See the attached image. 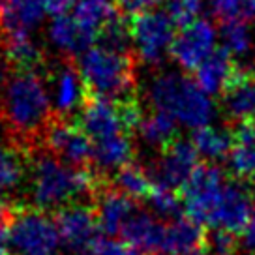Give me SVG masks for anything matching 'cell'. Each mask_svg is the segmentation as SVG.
<instances>
[{
  "label": "cell",
  "mask_w": 255,
  "mask_h": 255,
  "mask_svg": "<svg viewBox=\"0 0 255 255\" xmlns=\"http://www.w3.org/2000/svg\"><path fill=\"white\" fill-rule=\"evenodd\" d=\"M0 120L11 143L28 152L41 143L53 120L51 102L36 72H13L0 88Z\"/></svg>",
  "instance_id": "6da1fadb"
},
{
  "label": "cell",
  "mask_w": 255,
  "mask_h": 255,
  "mask_svg": "<svg viewBox=\"0 0 255 255\" xmlns=\"http://www.w3.org/2000/svg\"><path fill=\"white\" fill-rule=\"evenodd\" d=\"M98 171L72 167L55 156H41L34 165L32 195L40 210L62 208L79 195H94L107 186Z\"/></svg>",
  "instance_id": "7a4b0ae2"
},
{
  "label": "cell",
  "mask_w": 255,
  "mask_h": 255,
  "mask_svg": "<svg viewBox=\"0 0 255 255\" xmlns=\"http://www.w3.org/2000/svg\"><path fill=\"white\" fill-rule=\"evenodd\" d=\"M150 102L156 111L167 113L193 129L210 126L216 117V107L207 92L180 73H163L152 81Z\"/></svg>",
  "instance_id": "3957f363"
},
{
  "label": "cell",
  "mask_w": 255,
  "mask_h": 255,
  "mask_svg": "<svg viewBox=\"0 0 255 255\" xmlns=\"http://www.w3.org/2000/svg\"><path fill=\"white\" fill-rule=\"evenodd\" d=\"M79 72L88 94L107 100H128L135 85V64L129 53H117L100 45L79 58Z\"/></svg>",
  "instance_id": "277c9868"
},
{
  "label": "cell",
  "mask_w": 255,
  "mask_h": 255,
  "mask_svg": "<svg viewBox=\"0 0 255 255\" xmlns=\"http://www.w3.org/2000/svg\"><path fill=\"white\" fill-rule=\"evenodd\" d=\"M6 229L9 255H56L62 242L55 220L40 208L15 207Z\"/></svg>",
  "instance_id": "5b68a950"
},
{
  "label": "cell",
  "mask_w": 255,
  "mask_h": 255,
  "mask_svg": "<svg viewBox=\"0 0 255 255\" xmlns=\"http://www.w3.org/2000/svg\"><path fill=\"white\" fill-rule=\"evenodd\" d=\"M141 107L135 100H107L88 94L79 111V124L92 141H102L119 133H131L141 126Z\"/></svg>",
  "instance_id": "8992f818"
},
{
  "label": "cell",
  "mask_w": 255,
  "mask_h": 255,
  "mask_svg": "<svg viewBox=\"0 0 255 255\" xmlns=\"http://www.w3.org/2000/svg\"><path fill=\"white\" fill-rule=\"evenodd\" d=\"M41 143L53 152L56 158L66 161L72 167L87 169L94 159V141L85 133L79 124L70 119L53 117L47 129L43 131Z\"/></svg>",
  "instance_id": "52a82bcc"
},
{
  "label": "cell",
  "mask_w": 255,
  "mask_h": 255,
  "mask_svg": "<svg viewBox=\"0 0 255 255\" xmlns=\"http://www.w3.org/2000/svg\"><path fill=\"white\" fill-rule=\"evenodd\" d=\"M225 184H227L225 175L218 165L210 163L197 165L180 190L186 216H190L191 220L199 223H207L220 201Z\"/></svg>",
  "instance_id": "ba28073f"
},
{
  "label": "cell",
  "mask_w": 255,
  "mask_h": 255,
  "mask_svg": "<svg viewBox=\"0 0 255 255\" xmlns=\"http://www.w3.org/2000/svg\"><path fill=\"white\" fill-rule=\"evenodd\" d=\"M131 40L139 58L146 64H158L163 56L171 53L175 41V23L167 13L148 11L129 19Z\"/></svg>",
  "instance_id": "9c48e42d"
},
{
  "label": "cell",
  "mask_w": 255,
  "mask_h": 255,
  "mask_svg": "<svg viewBox=\"0 0 255 255\" xmlns=\"http://www.w3.org/2000/svg\"><path fill=\"white\" fill-rule=\"evenodd\" d=\"M197 158L199 152L195 144L176 137L173 143L161 148V156L152 167L150 176L154 186L171 191L182 190L184 184L188 182V178L197 167Z\"/></svg>",
  "instance_id": "30bf717a"
},
{
  "label": "cell",
  "mask_w": 255,
  "mask_h": 255,
  "mask_svg": "<svg viewBox=\"0 0 255 255\" xmlns=\"http://www.w3.org/2000/svg\"><path fill=\"white\" fill-rule=\"evenodd\" d=\"M216 30L207 19H197L180 28L169 55L188 72H195L216 51Z\"/></svg>",
  "instance_id": "8fae6325"
},
{
  "label": "cell",
  "mask_w": 255,
  "mask_h": 255,
  "mask_svg": "<svg viewBox=\"0 0 255 255\" xmlns=\"http://www.w3.org/2000/svg\"><path fill=\"white\" fill-rule=\"evenodd\" d=\"M252 207H254V197L240 184L227 182L207 225H210L214 231H223L229 235L244 233L248 223L254 218Z\"/></svg>",
  "instance_id": "7c38bea8"
},
{
  "label": "cell",
  "mask_w": 255,
  "mask_h": 255,
  "mask_svg": "<svg viewBox=\"0 0 255 255\" xmlns=\"http://www.w3.org/2000/svg\"><path fill=\"white\" fill-rule=\"evenodd\" d=\"M55 223L60 233V240L73 252L88 250L96 242L100 229L98 214L94 207L88 205H66L55 214Z\"/></svg>",
  "instance_id": "4fadbf2b"
},
{
  "label": "cell",
  "mask_w": 255,
  "mask_h": 255,
  "mask_svg": "<svg viewBox=\"0 0 255 255\" xmlns=\"http://www.w3.org/2000/svg\"><path fill=\"white\" fill-rule=\"evenodd\" d=\"M225 117L231 122H246L255 119V70L237 68L229 85L222 92Z\"/></svg>",
  "instance_id": "5bb4252c"
},
{
  "label": "cell",
  "mask_w": 255,
  "mask_h": 255,
  "mask_svg": "<svg viewBox=\"0 0 255 255\" xmlns=\"http://www.w3.org/2000/svg\"><path fill=\"white\" fill-rule=\"evenodd\" d=\"M208 248V239L203 223L191 220L190 216L176 218L165 225L161 255H203Z\"/></svg>",
  "instance_id": "9a60e30c"
},
{
  "label": "cell",
  "mask_w": 255,
  "mask_h": 255,
  "mask_svg": "<svg viewBox=\"0 0 255 255\" xmlns=\"http://www.w3.org/2000/svg\"><path fill=\"white\" fill-rule=\"evenodd\" d=\"M137 212L135 201L107 184L96 193V214L100 229L107 235H119L126 222Z\"/></svg>",
  "instance_id": "2e32d148"
},
{
  "label": "cell",
  "mask_w": 255,
  "mask_h": 255,
  "mask_svg": "<svg viewBox=\"0 0 255 255\" xmlns=\"http://www.w3.org/2000/svg\"><path fill=\"white\" fill-rule=\"evenodd\" d=\"M87 98L88 90L81 77L79 68L70 62L62 64L55 81V98H53L55 109L60 113L62 119H70L73 113L83 109Z\"/></svg>",
  "instance_id": "e0dca14e"
},
{
  "label": "cell",
  "mask_w": 255,
  "mask_h": 255,
  "mask_svg": "<svg viewBox=\"0 0 255 255\" xmlns=\"http://www.w3.org/2000/svg\"><path fill=\"white\" fill-rule=\"evenodd\" d=\"M120 235L129 246L139 250V252L161 255L163 237H165V223H161L150 214L135 212L126 222V225L122 227Z\"/></svg>",
  "instance_id": "ac0fdd59"
},
{
  "label": "cell",
  "mask_w": 255,
  "mask_h": 255,
  "mask_svg": "<svg viewBox=\"0 0 255 255\" xmlns=\"http://www.w3.org/2000/svg\"><path fill=\"white\" fill-rule=\"evenodd\" d=\"M237 64L233 60L231 53L227 49H216L205 62L195 70V83L199 85L208 96H216L225 90L237 72Z\"/></svg>",
  "instance_id": "d6986e66"
},
{
  "label": "cell",
  "mask_w": 255,
  "mask_h": 255,
  "mask_svg": "<svg viewBox=\"0 0 255 255\" xmlns=\"http://www.w3.org/2000/svg\"><path fill=\"white\" fill-rule=\"evenodd\" d=\"M49 38L56 47L68 56L83 55L90 49L92 41L96 40L94 34H90L87 28H83L79 21L73 15H56L49 26Z\"/></svg>",
  "instance_id": "ffe728a7"
},
{
  "label": "cell",
  "mask_w": 255,
  "mask_h": 255,
  "mask_svg": "<svg viewBox=\"0 0 255 255\" xmlns=\"http://www.w3.org/2000/svg\"><path fill=\"white\" fill-rule=\"evenodd\" d=\"M133 159V144L129 139V133H119V135L107 137L102 141H94V159L92 165L98 169L100 175L122 169L129 165Z\"/></svg>",
  "instance_id": "44dd1931"
},
{
  "label": "cell",
  "mask_w": 255,
  "mask_h": 255,
  "mask_svg": "<svg viewBox=\"0 0 255 255\" xmlns=\"http://www.w3.org/2000/svg\"><path fill=\"white\" fill-rule=\"evenodd\" d=\"M191 143L195 144V148L203 158L207 159H223L229 156L235 137L227 129L214 126H205L195 129Z\"/></svg>",
  "instance_id": "7402d4cb"
},
{
  "label": "cell",
  "mask_w": 255,
  "mask_h": 255,
  "mask_svg": "<svg viewBox=\"0 0 255 255\" xmlns=\"http://www.w3.org/2000/svg\"><path fill=\"white\" fill-rule=\"evenodd\" d=\"M117 15L111 0H77L73 8V17L83 28L98 36V32Z\"/></svg>",
  "instance_id": "603a6c76"
},
{
  "label": "cell",
  "mask_w": 255,
  "mask_h": 255,
  "mask_svg": "<svg viewBox=\"0 0 255 255\" xmlns=\"http://www.w3.org/2000/svg\"><path fill=\"white\" fill-rule=\"evenodd\" d=\"M220 36L223 41V49H227L231 56L248 58L255 51V32L248 21H229L222 23Z\"/></svg>",
  "instance_id": "cb8c5ba5"
},
{
  "label": "cell",
  "mask_w": 255,
  "mask_h": 255,
  "mask_svg": "<svg viewBox=\"0 0 255 255\" xmlns=\"http://www.w3.org/2000/svg\"><path fill=\"white\" fill-rule=\"evenodd\" d=\"M26 152L17 144H0V193L15 190L24 175Z\"/></svg>",
  "instance_id": "d4e9b609"
},
{
  "label": "cell",
  "mask_w": 255,
  "mask_h": 255,
  "mask_svg": "<svg viewBox=\"0 0 255 255\" xmlns=\"http://www.w3.org/2000/svg\"><path fill=\"white\" fill-rule=\"evenodd\" d=\"M115 188L122 191L124 195L137 199H148V195L154 190V180L150 173H146L143 167L129 163L126 167H122L115 176Z\"/></svg>",
  "instance_id": "484cf974"
},
{
  "label": "cell",
  "mask_w": 255,
  "mask_h": 255,
  "mask_svg": "<svg viewBox=\"0 0 255 255\" xmlns=\"http://www.w3.org/2000/svg\"><path fill=\"white\" fill-rule=\"evenodd\" d=\"M139 131L148 144L165 148L169 143H173L176 139V120L167 113L156 111L154 115L141 120Z\"/></svg>",
  "instance_id": "4316f807"
},
{
  "label": "cell",
  "mask_w": 255,
  "mask_h": 255,
  "mask_svg": "<svg viewBox=\"0 0 255 255\" xmlns=\"http://www.w3.org/2000/svg\"><path fill=\"white\" fill-rule=\"evenodd\" d=\"M96 40L100 41L98 43L100 47L117 51V53H129V45L133 43L129 23L124 19V15H119V13L98 32Z\"/></svg>",
  "instance_id": "83f0119b"
},
{
  "label": "cell",
  "mask_w": 255,
  "mask_h": 255,
  "mask_svg": "<svg viewBox=\"0 0 255 255\" xmlns=\"http://www.w3.org/2000/svg\"><path fill=\"white\" fill-rule=\"evenodd\" d=\"M227 159H229L231 173L239 180H254L255 178V143L235 141Z\"/></svg>",
  "instance_id": "f1b7e54d"
},
{
  "label": "cell",
  "mask_w": 255,
  "mask_h": 255,
  "mask_svg": "<svg viewBox=\"0 0 255 255\" xmlns=\"http://www.w3.org/2000/svg\"><path fill=\"white\" fill-rule=\"evenodd\" d=\"M212 11L222 23L252 21L255 17V0H212Z\"/></svg>",
  "instance_id": "f546056e"
},
{
  "label": "cell",
  "mask_w": 255,
  "mask_h": 255,
  "mask_svg": "<svg viewBox=\"0 0 255 255\" xmlns=\"http://www.w3.org/2000/svg\"><path fill=\"white\" fill-rule=\"evenodd\" d=\"M148 203H150L152 210L159 216V218H182V205H180V197L176 195V191L165 190V188H158L154 186L152 193L148 195Z\"/></svg>",
  "instance_id": "4dcf8cb0"
},
{
  "label": "cell",
  "mask_w": 255,
  "mask_h": 255,
  "mask_svg": "<svg viewBox=\"0 0 255 255\" xmlns=\"http://www.w3.org/2000/svg\"><path fill=\"white\" fill-rule=\"evenodd\" d=\"M203 9V0H169L167 15L175 26H188L197 21V15Z\"/></svg>",
  "instance_id": "1f68e13d"
},
{
  "label": "cell",
  "mask_w": 255,
  "mask_h": 255,
  "mask_svg": "<svg viewBox=\"0 0 255 255\" xmlns=\"http://www.w3.org/2000/svg\"><path fill=\"white\" fill-rule=\"evenodd\" d=\"M163 0H117V9L124 17H137L148 13Z\"/></svg>",
  "instance_id": "d6a6232c"
},
{
  "label": "cell",
  "mask_w": 255,
  "mask_h": 255,
  "mask_svg": "<svg viewBox=\"0 0 255 255\" xmlns=\"http://www.w3.org/2000/svg\"><path fill=\"white\" fill-rule=\"evenodd\" d=\"M131 248H126L122 242L113 239H96L88 248V255H129Z\"/></svg>",
  "instance_id": "836d02e7"
},
{
  "label": "cell",
  "mask_w": 255,
  "mask_h": 255,
  "mask_svg": "<svg viewBox=\"0 0 255 255\" xmlns=\"http://www.w3.org/2000/svg\"><path fill=\"white\" fill-rule=\"evenodd\" d=\"M43 4H45V9H47L49 13H53L56 17L64 15L73 4V0H43Z\"/></svg>",
  "instance_id": "e575fe53"
},
{
  "label": "cell",
  "mask_w": 255,
  "mask_h": 255,
  "mask_svg": "<svg viewBox=\"0 0 255 255\" xmlns=\"http://www.w3.org/2000/svg\"><path fill=\"white\" fill-rule=\"evenodd\" d=\"M244 244L248 250L255 252V216L252 218V222L248 223L246 231H244Z\"/></svg>",
  "instance_id": "d590c367"
},
{
  "label": "cell",
  "mask_w": 255,
  "mask_h": 255,
  "mask_svg": "<svg viewBox=\"0 0 255 255\" xmlns=\"http://www.w3.org/2000/svg\"><path fill=\"white\" fill-rule=\"evenodd\" d=\"M13 205H9L6 201L0 197V225H4V223H8V220L11 218L13 214Z\"/></svg>",
  "instance_id": "8d00e7d4"
},
{
  "label": "cell",
  "mask_w": 255,
  "mask_h": 255,
  "mask_svg": "<svg viewBox=\"0 0 255 255\" xmlns=\"http://www.w3.org/2000/svg\"><path fill=\"white\" fill-rule=\"evenodd\" d=\"M0 255H2V254H0Z\"/></svg>",
  "instance_id": "74e56055"
}]
</instances>
